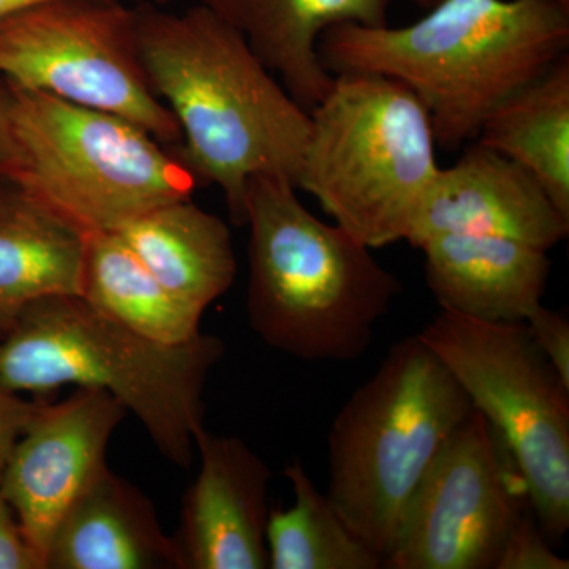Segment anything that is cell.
I'll use <instances>...</instances> for the list:
<instances>
[{
    "label": "cell",
    "instance_id": "6da1fadb",
    "mask_svg": "<svg viewBox=\"0 0 569 569\" xmlns=\"http://www.w3.org/2000/svg\"><path fill=\"white\" fill-rule=\"evenodd\" d=\"M142 66L182 133L179 159L220 187L231 222L246 224L247 183H296L310 112L253 54L244 37L200 3L174 13L134 9Z\"/></svg>",
    "mask_w": 569,
    "mask_h": 569
},
{
    "label": "cell",
    "instance_id": "7a4b0ae2",
    "mask_svg": "<svg viewBox=\"0 0 569 569\" xmlns=\"http://www.w3.org/2000/svg\"><path fill=\"white\" fill-rule=\"evenodd\" d=\"M568 47L569 6L561 0H441L403 28L332 26L318 54L332 74L403 82L429 112L437 146L459 151L498 104L556 66Z\"/></svg>",
    "mask_w": 569,
    "mask_h": 569
},
{
    "label": "cell",
    "instance_id": "3957f363",
    "mask_svg": "<svg viewBox=\"0 0 569 569\" xmlns=\"http://www.w3.org/2000/svg\"><path fill=\"white\" fill-rule=\"evenodd\" d=\"M247 316L266 346L307 362L361 358L402 284L369 247L321 222L279 176L247 183Z\"/></svg>",
    "mask_w": 569,
    "mask_h": 569
},
{
    "label": "cell",
    "instance_id": "277c9868",
    "mask_svg": "<svg viewBox=\"0 0 569 569\" xmlns=\"http://www.w3.org/2000/svg\"><path fill=\"white\" fill-rule=\"evenodd\" d=\"M219 337L164 346L116 323L81 296L56 295L22 309L0 342V387L43 392L77 385L102 389L140 419L171 462H192L204 429L203 392L222 359Z\"/></svg>",
    "mask_w": 569,
    "mask_h": 569
},
{
    "label": "cell",
    "instance_id": "5b68a950",
    "mask_svg": "<svg viewBox=\"0 0 569 569\" xmlns=\"http://www.w3.org/2000/svg\"><path fill=\"white\" fill-rule=\"evenodd\" d=\"M473 410L419 336L396 343L340 408L328 438L326 496L383 567L419 482Z\"/></svg>",
    "mask_w": 569,
    "mask_h": 569
},
{
    "label": "cell",
    "instance_id": "8992f818",
    "mask_svg": "<svg viewBox=\"0 0 569 569\" xmlns=\"http://www.w3.org/2000/svg\"><path fill=\"white\" fill-rule=\"evenodd\" d=\"M436 148L429 112L408 86L339 73L310 111L295 186L356 241L380 249L406 241L436 178Z\"/></svg>",
    "mask_w": 569,
    "mask_h": 569
},
{
    "label": "cell",
    "instance_id": "52a82bcc",
    "mask_svg": "<svg viewBox=\"0 0 569 569\" xmlns=\"http://www.w3.org/2000/svg\"><path fill=\"white\" fill-rule=\"evenodd\" d=\"M11 88L21 151L11 179L78 233H118L152 209L192 197L197 176L137 123Z\"/></svg>",
    "mask_w": 569,
    "mask_h": 569
},
{
    "label": "cell",
    "instance_id": "ba28073f",
    "mask_svg": "<svg viewBox=\"0 0 569 569\" xmlns=\"http://www.w3.org/2000/svg\"><path fill=\"white\" fill-rule=\"evenodd\" d=\"M418 336L496 430L542 533L561 541L569 529V388L529 328L441 310Z\"/></svg>",
    "mask_w": 569,
    "mask_h": 569
},
{
    "label": "cell",
    "instance_id": "9c48e42d",
    "mask_svg": "<svg viewBox=\"0 0 569 569\" xmlns=\"http://www.w3.org/2000/svg\"><path fill=\"white\" fill-rule=\"evenodd\" d=\"M0 78L182 141L142 66L134 10L116 0H52L0 21Z\"/></svg>",
    "mask_w": 569,
    "mask_h": 569
},
{
    "label": "cell",
    "instance_id": "30bf717a",
    "mask_svg": "<svg viewBox=\"0 0 569 569\" xmlns=\"http://www.w3.org/2000/svg\"><path fill=\"white\" fill-rule=\"evenodd\" d=\"M522 496L511 456L473 410L419 482L383 568L496 569Z\"/></svg>",
    "mask_w": 569,
    "mask_h": 569
},
{
    "label": "cell",
    "instance_id": "8fae6325",
    "mask_svg": "<svg viewBox=\"0 0 569 569\" xmlns=\"http://www.w3.org/2000/svg\"><path fill=\"white\" fill-rule=\"evenodd\" d=\"M127 410L102 389L78 388L54 406L41 403L14 445L0 493L47 568L52 535L92 479Z\"/></svg>",
    "mask_w": 569,
    "mask_h": 569
},
{
    "label": "cell",
    "instance_id": "7c38bea8",
    "mask_svg": "<svg viewBox=\"0 0 569 569\" xmlns=\"http://www.w3.org/2000/svg\"><path fill=\"white\" fill-rule=\"evenodd\" d=\"M445 233L496 236L549 252L568 238L569 219L530 171L471 141L452 167H438L406 241L418 249Z\"/></svg>",
    "mask_w": 569,
    "mask_h": 569
},
{
    "label": "cell",
    "instance_id": "4fadbf2b",
    "mask_svg": "<svg viewBox=\"0 0 569 569\" xmlns=\"http://www.w3.org/2000/svg\"><path fill=\"white\" fill-rule=\"evenodd\" d=\"M200 473L183 497L174 539L183 569L269 568L266 526L271 470L238 437H194Z\"/></svg>",
    "mask_w": 569,
    "mask_h": 569
},
{
    "label": "cell",
    "instance_id": "5bb4252c",
    "mask_svg": "<svg viewBox=\"0 0 569 569\" xmlns=\"http://www.w3.org/2000/svg\"><path fill=\"white\" fill-rule=\"evenodd\" d=\"M418 249L441 310L523 323L542 305L552 266L546 250L496 236L452 233L430 236Z\"/></svg>",
    "mask_w": 569,
    "mask_h": 569
},
{
    "label": "cell",
    "instance_id": "9a60e30c",
    "mask_svg": "<svg viewBox=\"0 0 569 569\" xmlns=\"http://www.w3.org/2000/svg\"><path fill=\"white\" fill-rule=\"evenodd\" d=\"M244 37L253 54L296 102L312 111L331 91L336 74L318 54L326 29L353 22L388 24L391 0H201Z\"/></svg>",
    "mask_w": 569,
    "mask_h": 569
},
{
    "label": "cell",
    "instance_id": "2e32d148",
    "mask_svg": "<svg viewBox=\"0 0 569 569\" xmlns=\"http://www.w3.org/2000/svg\"><path fill=\"white\" fill-rule=\"evenodd\" d=\"M47 569H183V561L151 500L107 466L59 522Z\"/></svg>",
    "mask_w": 569,
    "mask_h": 569
},
{
    "label": "cell",
    "instance_id": "e0dca14e",
    "mask_svg": "<svg viewBox=\"0 0 569 569\" xmlns=\"http://www.w3.org/2000/svg\"><path fill=\"white\" fill-rule=\"evenodd\" d=\"M118 234L171 295L200 312L234 283L230 228L190 198L146 212Z\"/></svg>",
    "mask_w": 569,
    "mask_h": 569
},
{
    "label": "cell",
    "instance_id": "ac0fdd59",
    "mask_svg": "<svg viewBox=\"0 0 569 569\" xmlns=\"http://www.w3.org/2000/svg\"><path fill=\"white\" fill-rule=\"evenodd\" d=\"M86 236L0 179V329L47 296L81 293Z\"/></svg>",
    "mask_w": 569,
    "mask_h": 569
},
{
    "label": "cell",
    "instance_id": "d6986e66",
    "mask_svg": "<svg viewBox=\"0 0 569 569\" xmlns=\"http://www.w3.org/2000/svg\"><path fill=\"white\" fill-rule=\"evenodd\" d=\"M475 142L530 171L569 219V56L498 104Z\"/></svg>",
    "mask_w": 569,
    "mask_h": 569
},
{
    "label": "cell",
    "instance_id": "ffe728a7",
    "mask_svg": "<svg viewBox=\"0 0 569 569\" xmlns=\"http://www.w3.org/2000/svg\"><path fill=\"white\" fill-rule=\"evenodd\" d=\"M80 296L116 323L164 346L200 335L203 312L171 295L118 233L86 236Z\"/></svg>",
    "mask_w": 569,
    "mask_h": 569
},
{
    "label": "cell",
    "instance_id": "44dd1931",
    "mask_svg": "<svg viewBox=\"0 0 569 569\" xmlns=\"http://www.w3.org/2000/svg\"><path fill=\"white\" fill-rule=\"evenodd\" d=\"M293 507L269 512L266 526L269 568L378 569L383 559L348 529L328 496L317 489L301 460L284 468Z\"/></svg>",
    "mask_w": 569,
    "mask_h": 569
},
{
    "label": "cell",
    "instance_id": "7402d4cb",
    "mask_svg": "<svg viewBox=\"0 0 569 569\" xmlns=\"http://www.w3.org/2000/svg\"><path fill=\"white\" fill-rule=\"evenodd\" d=\"M538 520L527 509L509 531L496 569H568L569 560L557 556Z\"/></svg>",
    "mask_w": 569,
    "mask_h": 569
},
{
    "label": "cell",
    "instance_id": "603a6c76",
    "mask_svg": "<svg viewBox=\"0 0 569 569\" xmlns=\"http://www.w3.org/2000/svg\"><path fill=\"white\" fill-rule=\"evenodd\" d=\"M539 351L569 388V321L563 313L539 306L523 321Z\"/></svg>",
    "mask_w": 569,
    "mask_h": 569
},
{
    "label": "cell",
    "instance_id": "cb8c5ba5",
    "mask_svg": "<svg viewBox=\"0 0 569 569\" xmlns=\"http://www.w3.org/2000/svg\"><path fill=\"white\" fill-rule=\"evenodd\" d=\"M0 569H47L26 538L9 501L0 493Z\"/></svg>",
    "mask_w": 569,
    "mask_h": 569
},
{
    "label": "cell",
    "instance_id": "d4e9b609",
    "mask_svg": "<svg viewBox=\"0 0 569 569\" xmlns=\"http://www.w3.org/2000/svg\"><path fill=\"white\" fill-rule=\"evenodd\" d=\"M41 403L28 402L0 387V481L14 445L31 425Z\"/></svg>",
    "mask_w": 569,
    "mask_h": 569
},
{
    "label": "cell",
    "instance_id": "484cf974",
    "mask_svg": "<svg viewBox=\"0 0 569 569\" xmlns=\"http://www.w3.org/2000/svg\"><path fill=\"white\" fill-rule=\"evenodd\" d=\"M21 164V151L13 126V88L0 78V179L13 178Z\"/></svg>",
    "mask_w": 569,
    "mask_h": 569
},
{
    "label": "cell",
    "instance_id": "4316f807",
    "mask_svg": "<svg viewBox=\"0 0 569 569\" xmlns=\"http://www.w3.org/2000/svg\"><path fill=\"white\" fill-rule=\"evenodd\" d=\"M47 2H52V0H0V21L11 17V14L20 13V11L32 9V7Z\"/></svg>",
    "mask_w": 569,
    "mask_h": 569
},
{
    "label": "cell",
    "instance_id": "83f0119b",
    "mask_svg": "<svg viewBox=\"0 0 569 569\" xmlns=\"http://www.w3.org/2000/svg\"><path fill=\"white\" fill-rule=\"evenodd\" d=\"M411 2L417 3L421 9L430 10L432 7H436L438 2H441V0H411Z\"/></svg>",
    "mask_w": 569,
    "mask_h": 569
},
{
    "label": "cell",
    "instance_id": "f1b7e54d",
    "mask_svg": "<svg viewBox=\"0 0 569 569\" xmlns=\"http://www.w3.org/2000/svg\"><path fill=\"white\" fill-rule=\"evenodd\" d=\"M132 2L138 3V6L162 7L164 3L170 2V0H132Z\"/></svg>",
    "mask_w": 569,
    "mask_h": 569
},
{
    "label": "cell",
    "instance_id": "f546056e",
    "mask_svg": "<svg viewBox=\"0 0 569 569\" xmlns=\"http://www.w3.org/2000/svg\"><path fill=\"white\" fill-rule=\"evenodd\" d=\"M561 2L568 3V6H569V0H561Z\"/></svg>",
    "mask_w": 569,
    "mask_h": 569
}]
</instances>
